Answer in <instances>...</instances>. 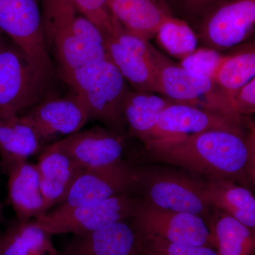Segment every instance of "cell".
Returning a JSON list of instances; mask_svg holds the SVG:
<instances>
[{"label": "cell", "instance_id": "6da1fadb", "mask_svg": "<svg viewBox=\"0 0 255 255\" xmlns=\"http://www.w3.org/2000/svg\"><path fill=\"white\" fill-rule=\"evenodd\" d=\"M143 155L148 160L182 167L206 178L255 185V128L247 135L210 130L156 140L145 145Z\"/></svg>", "mask_w": 255, "mask_h": 255}, {"label": "cell", "instance_id": "7a4b0ae2", "mask_svg": "<svg viewBox=\"0 0 255 255\" xmlns=\"http://www.w3.org/2000/svg\"><path fill=\"white\" fill-rule=\"evenodd\" d=\"M63 78L82 101L90 120L100 121L110 130L126 135L123 104L130 89L110 59L75 69Z\"/></svg>", "mask_w": 255, "mask_h": 255}, {"label": "cell", "instance_id": "3957f363", "mask_svg": "<svg viewBox=\"0 0 255 255\" xmlns=\"http://www.w3.org/2000/svg\"><path fill=\"white\" fill-rule=\"evenodd\" d=\"M148 47L157 68L161 95L173 103L191 106L239 122H252L235 111L231 100L214 80L190 73L150 43Z\"/></svg>", "mask_w": 255, "mask_h": 255}, {"label": "cell", "instance_id": "277c9868", "mask_svg": "<svg viewBox=\"0 0 255 255\" xmlns=\"http://www.w3.org/2000/svg\"><path fill=\"white\" fill-rule=\"evenodd\" d=\"M47 46L53 48L62 76L89 64L109 60L106 45L85 41L73 31L78 11L70 0H42Z\"/></svg>", "mask_w": 255, "mask_h": 255}, {"label": "cell", "instance_id": "5b68a950", "mask_svg": "<svg viewBox=\"0 0 255 255\" xmlns=\"http://www.w3.org/2000/svg\"><path fill=\"white\" fill-rule=\"evenodd\" d=\"M135 191L144 202L159 209L196 215L210 221L213 208L204 195V182L183 172L164 169H137Z\"/></svg>", "mask_w": 255, "mask_h": 255}, {"label": "cell", "instance_id": "8992f818", "mask_svg": "<svg viewBox=\"0 0 255 255\" xmlns=\"http://www.w3.org/2000/svg\"><path fill=\"white\" fill-rule=\"evenodd\" d=\"M52 75L17 46L1 48L0 116L20 115L46 98Z\"/></svg>", "mask_w": 255, "mask_h": 255}, {"label": "cell", "instance_id": "52a82bcc", "mask_svg": "<svg viewBox=\"0 0 255 255\" xmlns=\"http://www.w3.org/2000/svg\"><path fill=\"white\" fill-rule=\"evenodd\" d=\"M138 203L130 194H121L86 205H59L33 221L50 235L81 234L132 219Z\"/></svg>", "mask_w": 255, "mask_h": 255}, {"label": "cell", "instance_id": "ba28073f", "mask_svg": "<svg viewBox=\"0 0 255 255\" xmlns=\"http://www.w3.org/2000/svg\"><path fill=\"white\" fill-rule=\"evenodd\" d=\"M132 221L137 238L155 237L177 244L214 247L207 223L196 215L159 209L139 201Z\"/></svg>", "mask_w": 255, "mask_h": 255}, {"label": "cell", "instance_id": "9c48e42d", "mask_svg": "<svg viewBox=\"0 0 255 255\" xmlns=\"http://www.w3.org/2000/svg\"><path fill=\"white\" fill-rule=\"evenodd\" d=\"M0 31L36 65L53 74L43 32L42 0H0Z\"/></svg>", "mask_w": 255, "mask_h": 255}, {"label": "cell", "instance_id": "30bf717a", "mask_svg": "<svg viewBox=\"0 0 255 255\" xmlns=\"http://www.w3.org/2000/svg\"><path fill=\"white\" fill-rule=\"evenodd\" d=\"M255 0H223L194 26L198 40L221 52L234 48L254 33Z\"/></svg>", "mask_w": 255, "mask_h": 255}, {"label": "cell", "instance_id": "8fae6325", "mask_svg": "<svg viewBox=\"0 0 255 255\" xmlns=\"http://www.w3.org/2000/svg\"><path fill=\"white\" fill-rule=\"evenodd\" d=\"M253 128V122H239L191 106L172 103L159 113L150 138L144 145L210 130H227L247 135Z\"/></svg>", "mask_w": 255, "mask_h": 255}, {"label": "cell", "instance_id": "7c38bea8", "mask_svg": "<svg viewBox=\"0 0 255 255\" xmlns=\"http://www.w3.org/2000/svg\"><path fill=\"white\" fill-rule=\"evenodd\" d=\"M105 39L110 60L134 90L161 95L149 41L124 31L118 23L114 34L105 37Z\"/></svg>", "mask_w": 255, "mask_h": 255}, {"label": "cell", "instance_id": "4fadbf2b", "mask_svg": "<svg viewBox=\"0 0 255 255\" xmlns=\"http://www.w3.org/2000/svg\"><path fill=\"white\" fill-rule=\"evenodd\" d=\"M137 169L123 159L115 163L85 169L60 205L78 206L100 202L135 191Z\"/></svg>", "mask_w": 255, "mask_h": 255}, {"label": "cell", "instance_id": "5bb4252c", "mask_svg": "<svg viewBox=\"0 0 255 255\" xmlns=\"http://www.w3.org/2000/svg\"><path fill=\"white\" fill-rule=\"evenodd\" d=\"M46 142L59 135H71L81 130L89 119L85 106L78 96L48 97L23 114Z\"/></svg>", "mask_w": 255, "mask_h": 255}, {"label": "cell", "instance_id": "9a60e30c", "mask_svg": "<svg viewBox=\"0 0 255 255\" xmlns=\"http://www.w3.org/2000/svg\"><path fill=\"white\" fill-rule=\"evenodd\" d=\"M125 135L101 127L79 130L56 142L84 169L97 168L122 159Z\"/></svg>", "mask_w": 255, "mask_h": 255}, {"label": "cell", "instance_id": "2e32d148", "mask_svg": "<svg viewBox=\"0 0 255 255\" xmlns=\"http://www.w3.org/2000/svg\"><path fill=\"white\" fill-rule=\"evenodd\" d=\"M47 211L63 204L74 183L85 170L59 147L51 144L42 152L36 164Z\"/></svg>", "mask_w": 255, "mask_h": 255}, {"label": "cell", "instance_id": "e0dca14e", "mask_svg": "<svg viewBox=\"0 0 255 255\" xmlns=\"http://www.w3.org/2000/svg\"><path fill=\"white\" fill-rule=\"evenodd\" d=\"M59 255H140V241L126 221L73 235Z\"/></svg>", "mask_w": 255, "mask_h": 255}, {"label": "cell", "instance_id": "ac0fdd59", "mask_svg": "<svg viewBox=\"0 0 255 255\" xmlns=\"http://www.w3.org/2000/svg\"><path fill=\"white\" fill-rule=\"evenodd\" d=\"M114 19L124 31L146 41L159 26L175 16L166 0H107Z\"/></svg>", "mask_w": 255, "mask_h": 255}, {"label": "cell", "instance_id": "d6986e66", "mask_svg": "<svg viewBox=\"0 0 255 255\" xmlns=\"http://www.w3.org/2000/svg\"><path fill=\"white\" fill-rule=\"evenodd\" d=\"M8 198L18 221L26 222L48 212L36 164L19 162L6 172Z\"/></svg>", "mask_w": 255, "mask_h": 255}, {"label": "cell", "instance_id": "ffe728a7", "mask_svg": "<svg viewBox=\"0 0 255 255\" xmlns=\"http://www.w3.org/2000/svg\"><path fill=\"white\" fill-rule=\"evenodd\" d=\"M44 144L23 115L0 116V158L6 173L39 152Z\"/></svg>", "mask_w": 255, "mask_h": 255}, {"label": "cell", "instance_id": "44dd1931", "mask_svg": "<svg viewBox=\"0 0 255 255\" xmlns=\"http://www.w3.org/2000/svg\"><path fill=\"white\" fill-rule=\"evenodd\" d=\"M204 195L211 207L255 229V198L246 186L229 179L207 178Z\"/></svg>", "mask_w": 255, "mask_h": 255}, {"label": "cell", "instance_id": "7402d4cb", "mask_svg": "<svg viewBox=\"0 0 255 255\" xmlns=\"http://www.w3.org/2000/svg\"><path fill=\"white\" fill-rule=\"evenodd\" d=\"M172 103L153 92L129 90L123 104L124 117L129 135L146 143L159 113Z\"/></svg>", "mask_w": 255, "mask_h": 255}, {"label": "cell", "instance_id": "603a6c76", "mask_svg": "<svg viewBox=\"0 0 255 255\" xmlns=\"http://www.w3.org/2000/svg\"><path fill=\"white\" fill-rule=\"evenodd\" d=\"M209 226L219 255H255V230L232 216L216 209Z\"/></svg>", "mask_w": 255, "mask_h": 255}, {"label": "cell", "instance_id": "cb8c5ba5", "mask_svg": "<svg viewBox=\"0 0 255 255\" xmlns=\"http://www.w3.org/2000/svg\"><path fill=\"white\" fill-rule=\"evenodd\" d=\"M0 255H59L51 235L33 221L11 225L0 237Z\"/></svg>", "mask_w": 255, "mask_h": 255}, {"label": "cell", "instance_id": "d4e9b609", "mask_svg": "<svg viewBox=\"0 0 255 255\" xmlns=\"http://www.w3.org/2000/svg\"><path fill=\"white\" fill-rule=\"evenodd\" d=\"M255 76V43H251L242 46L230 54L225 55L215 74L214 80L231 100L235 92Z\"/></svg>", "mask_w": 255, "mask_h": 255}, {"label": "cell", "instance_id": "484cf974", "mask_svg": "<svg viewBox=\"0 0 255 255\" xmlns=\"http://www.w3.org/2000/svg\"><path fill=\"white\" fill-rule=\"evenodd\" d=\"M156 39L169 55L182 60L197 49L198 38L187 21L172 16L159 26Z\"/></svg>", "mask_w": 255, "mask_h": 255}, {"label": "cell", "instance_id": "4316f807", "mask_svg": "<svg viewBox=\"0 0 255 255\" xmlns=\"http://www.w3.org/2000/svg\"><path fill=\"white\" fill-rule=\"evenodd\" d=\"M224 55L221 52L207 47L198 48L181 60L179 65L190 73L214 80Z\"/></svg>", "mask_w": 255, "mask_h": 255}, {"label": "cell", "instance_id": "83f0119b", "mask_svg": "<svg viewBox=\"0 0 255 255\" xmlns=\"http://www.w3.org/2000/svg\"><path fill=\"white\" fill-rule=\"evenodd\" d=\"M77 9L97 26L105 37L114 34V21L107 0H70Z\"/></svg>", "mask_w": 255, "mask_h": 255}, {"label": "cell", "instance_id": "f1b7e54d", "mask_svg": "<svg viewBox=\"0 0 255 255\" xmlns=\"http://www.w3.org/2000/svg\"><path fill=\"white\" fill-rule=\"evenodd\" d=\"M140 248L154 255H219L211 248L169 243L161 238H138Z\"/></svg>", "mask_w": 255, "mask_h": 255}, {"label": "cell", "instance_id": "f546056e", "mask_svg": "<svg viewBox=\"0 0 255 255\" xmlns=\"http://www.w3.org/2000/svg\"><path fill=\"white\" fill-rule=\"evenodd\" d=\"M172 11L194 26L203 16L223 0H166Z\"/></svg>", "mask_w": 255, "mask_h": 255}, {"label": "cell", "instance_id": "4dcf8cb0", "mask_svg": "<svg viewBox=\"0 0 255 255\" xmlns=\"http://www.w3.org/2000/svg\"><path fill=\"white\" fill-rule=\"evenodd\" d=\"M233 109L239 115L248 117L255 112V78L237 90L231 99Z\"/></svg>", "mask_w": 255, "mask_h": 255}, {"label": "cell", "instance_id": "1f68e13d", "mask_svg": "<svg viewBox=\"0 0 255 255\" xmlns=\"http://www.w3.org/2000/svg\"><path fill=\"white\" fill-rule=\"evenodd\" d=\"M140 255H154L151 254V253H149V252L146 251L145 250L142 249V248H140Z\"/></svg>", "mask_w": 255, "mask_h": 255}, {"label": "cell", "instance_id": "d6a6232c", "mask_svg": "<svg viewBox=\"0 0 255 255\" xmlns=\"http://www.w3.org/2000/svg\"><path fill=\"white\" fill-rule=\"evenodd\" d=\"M2 212H3V207L2 204L0 202V221H1V218H2Z\"/></svg>", "mask_w": 255, "mask_h": 255}, {"label": "cell", "instance_id": "836d02e7", "mask_svg": "<svg viewBox=\"0 0 255 255\" xmlns=\"http://www.w3.org/2000/svg\"><path fill=\"white\" fill-rule=\"evenodd\" d=\"M1 33H1V31H0V35H1ZM1 48H2V46H1V38H0V50H1Z\"/></svg>", "mask_w": 255, "mask_h": 255}]
</instances>
